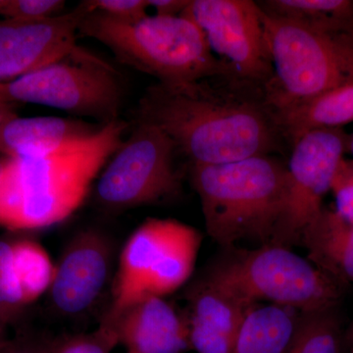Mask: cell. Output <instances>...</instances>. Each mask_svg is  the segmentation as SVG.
<instances>
[{
    "mask_svg": "<svg viewBox=\"0 0 353 353\" xmlns=\"http://www.w3.org/2000/svg\"><path fill=\"white\" fill-rule=\"evenodd\" d=\"M19 307L20 306L18 305L17 301L14 299L8 285L6 284V280L0 274V308L8 311V312L14 313L16 309Z\"/></svg>",
    "mask_w": 353,
    "mask_h": 353,
    "instance_id": "cell-29",
    "label": "cell"
},
{
    "mask_svg": "<svg viewBox=\"0 0 353 353\" xmlns=\"http://www.w3.org/2000/svg\"><path fill=\"white\" fill-rule=\"evenodd\" d=\"M290 145L306 132L340 128L353 122V85L336 88L301 105L279 114Z\"/></svg>",
    "mask_w": 353,
    "mask_h": 353,
    "instance_id": "cell-18",
    "label": "cell"
},
{
    "mask_svg": "<svg viewBox=\"0 0 353 353\" xmlns=\"http://www.w3.org/2000/svg\"><path fill=\"white\" fill-rule=\"evenodd\" d=\"M61 0H0V19L38 20L63 13Z\"/></svg>",
    "mask_w": 353,
    "mask_h": 353,
    "instance_id": "cell-24",
    "label": "cell"
},
{
    "mask_svg": "<svg viewBox=\"0 0 353 353\" xmlns=\"http://www.w3.org/2000/svg\"><path fill=\"white\" fill-rule=\"evenodd\" d=\"M350 145V137L340 128L312 130L294 141L288 165L287 201L272 243L285 248L299 243L324 208V197Z\"/></svg>",
    "mask_w": 353,
    "mask_h": 353,
    "instance_id": "cell-10",
    "label": "cell"
},
{
    "mask_svg": "<svg viewBox=\"0 0 353 353\" xmlns=\"http://www.w3.org/2000/svg\"><path fill=\"white\" fill-rule=\"evenodd\" d=\"M92 10L88 1L69 12L38 20L0 19V83L51 63L77 44L83 18Z\"/></svg>",
    "mask_w": 353,
    "mask_h": 353,
    "instance_id": "cell-12",
    "label": "cell"
},
{
    "mask_svg": "<svg viewBox=\"0 0 353 353\" xmlns=\"http://www.w3.org/2000/svg\"><path fill=\"white\" fill-rule=\"evenodd\" d=\"M124 94L119 72L78 43L51 63L0 83L4 101L57 108L101 125L119 119Z\"/></svg>",
    "mask_w": 353,
    "mask_h": 353,
    "instance_id": "cell-7",
    "label": "cell"
},
{
    "mask_svg": "<svg viewBox=\"0 0 353 353\" xmlns=\"http://www.w3.org/2000/svg\"><path fill=\"white\" fill-rule=\"evenodd\" d=\"M128 353H134V352H128Z\"/></svg>",
    "mask_w": 353,
    "mask_h": 353,
    "instance_id": "cell-36",
    "label": "cell"
},
{
    "mask_svg": "<svg viewBox=\"0 0 353 353\" xmlns=\"http://www.w3.org/2000/svg\"><path fill=\"white\" fill-rule=\"evenodd\" d=\"M103 125L60 117L20 118L0 127V155L3 157H39L92 136Z\"/></svg>",
    "mask_w": 353,
    "mask_h": 353,
    "instance_id": "cell-16",
    "label": "cell"
},
{
    "mask_svg": "<svg viewBox=\"0 0 353 353\" xmlns=\"http://www.w3.org/2000/svg\"><path fill=\"white\" fill-rule=\"evenodd\" d=\"M341 319L336 307L304 312L285 353H339Z\"/></svg>",
    "mask_w": 353,
    "mask_h": 353,
    "instance_id": "cell-22",
    "label": "cell"
},
{
    "mask_svg": "<svg viewBox=\"0 0 353 353\" xmlns=\"http://www.w3.org/2000/svg\"><path fill=\"white\" fill-rule=\"evenodd\" d=\"M204 273L252 303L269 301L303 313L336 307L345 288L290 248L274 243L228 248Z\"/></svg>",
    "mask_w": 353,
    "mask_h": 353,
    "instance_id": "cell-6",
    "label": "cell"
},
{
    "mask_svg": "<svg viewBox=\"0 0 353 353\" xmlns=\"http://www.w3.org/2000/svg\"><path fill=\"white\" fill-rule=\"evenodd\" d=\"M119 345L111 325L101 322L92 333L57 339L51 353H111Z\"/></svg>",
    "mask_w": 353,
    "mask_h": 353,
    "instance_id": "cell-23",
    "label": "cell"
},
{
    "mask_svg": "<svg viewBox=\"0 0 353 353\" xmlns=\"http://www.w3.org/2000/svg\"><path fill=\"white\" fill-rule=\"evenodd\" d=\"M347 343H350V347L353 348V322L352 324L350 325V330H348L347 334Z\"/></svg>",
    "mask_w": 353,
    "mask_h": 353,
    "instance_id": "cell-33",
    "label": "cell"
},
{
    "mask_svg": "<svg viewBox=\"0 0 353 353\" xmlns=\"http://www.w3.org/2000/svg\"><path fill=\"white\" fill-rule=\"evenodd\" d=\"M79 34L99 41L121 63L154 77L160 83L183 85L236 76L212 52L201 28L185 16L154 14L121 21L92 10L81 23Z\"/></svg>",
    "mask_w": 353,
    "mask_h": 353,
    "instance_id": "cell-4",
    "label": "cell"
},
{
    "mask_svg": "<svg viewBox=\"0 0 353 353\" xmlns=\"http://www.w3.org/2000/svg\"><path fill=\"white\" fill-rule=\"evenodd\" d=\"M13 255V241H0V272L6 271L10 267Z\"/></svg>",
    "mask_w": 353,
    "mask_h": 353,
    "instance_id": "cell-30",
    "label": "cell"
},
{
    "mask_svg": "<svg viewBox=\"0 0 353 353\" xmlns=\"http://www.w3.org/2000/svg\"><path fill=\"white\" fill-rule=\"evenodd\" d=\"M331 190L336 199V211L353 222V159H341L334 174Z\"/></svg>",
    "mask_w": 353,
    "mask_h": 353,
    "instance_id": "cell-25",
    "label": "cell"
},
{
    "mask_svg": "<svg viewBox=\"0 0 353 353\" xmlns=\"http://www.w3.org/2000/svg\"><path fill=\"white\" fill-rule=\"evenodd\" d=\"M148 6L154 10L155 15L163 17L181 16L189 6L190 0H148Z\"/></svg>",
    "mask_w": 353,
    "mask_h": 353,
    "instance_id": "cell-28",
    "label": "cell"
},
{
    "mask_svg": "<svg viewBox=\"0 0 353 353\" xmlns=\"http://www.w3.org/2000/svg\"><path fill=\"white\" fill-rule=\"evenodd\" d=\"M296 323L292 309L256 306L246 317L230 353H285Z\"/></svg>",
    "mask_w": 353,
    "mask_h": 353,
    "instance_id": "cell-19",
    "label": "cell"
},
{
    "mask_svg": "<svg viewBox=\"0 0 353 353\" xmlns=\"http://www.w3.org/2000/svg\"><path fill=\"white\" fill-rule=\"evenodd\" d=\"M183 16L203 32L216 57L239 78L266 85L273 63L257 2L252 0H190Z\"/></svg>",
    "mask_w": 353,
    "mask_h": 353,
    "instance_id": "cell-11",
    "label": "cell"
},
{
    "mask_svg": "<svg viewBox=\"0 0 353 353\" xmlns=\"http://www.w3.org/2000/svg\"><path fill=\"white\" fill-rule=\"evenodd\" d=\"M206 231L225 248L273 243L287 201L288 166L273 155L190 167Z\"/></svg>",
    "mask_w": 353,
    "mask_h": 353,
    "instance_id": "cell-3",
    "label": "cell"
},
{
    "mask_svg": "<svg viewBox=\"0 0 353 353\" xmlns=\"http://www.w3.org/2000/svg\"><path fill=\"white\" fill-rule=\"evenodd\" d=\"M0 163H1V158H0Z\"/></svg>",
    "mask_w": 353,
    "mask_h": 353,
    "instance_id": "cell-35",
    "label": "cell"
},
{
    "mask_svg": "<svg viewBox=\"0 0 353 353\" xmlns=\"http://www.w3.org/2000/svg\"><path fill=\"white\" fill-rule=\"evenodd\" d=\"M262 14L274 69L265 88L278 115L353 85L352 32L319 31Z\"/></svg>",
    "mask_w": 353,
    "mask_h": 353,
    "instance_id": "cell-5",
    "label": "cell"
},
{
    "mask_svg": "<svg viewBox=\"0 0 353 353\" xmlns=\"http://www.w3.org/2000/svg\"><path fill=\"white\" fill-rule=\"evenodd\" d=\"M201 245L196 229L175 219L150 218L121 253L113 301L104 321L115 319L141 297H164L192 277Z\"/></svg>",
    "mask_w": 353,
    "mask_h": 353,
    "instance_id": "cell-8",
    "label": "cell"
},
{
    "mask_svg": "<svg viewBox=\"0 0 353 353\" xmlns=\"http://www.w3.org/2000/svg\"><path fill=\"white\" fill-rule=\"evenodd\" d=\"M138 119L159 128L196 165L273 155L289 143L264 85L236 76L155 83L139 101Z\"/></svg>",
    "mask_w": 353,
    "mask_h": 353,
    "instance_id": "cell-1",
    "label": "cell"
},
{
    "mask_svg": "<svg viewBox=\"0 0 353 353\" xmlns=\"http://www.w3.org/2000/svg\"><path fill=\"white\" fill-rule=\"evenodd\" d=\"M54 340L39 334H20L0 345V353H51Z\"/></svg>",
    "mask_w": 353,
    "mask_h": 353,
    "instance_id": "cell-27",
    "label": "cell"
},
{
    "mask_svg": "<svg viewBox=\"0 0 353 353\" xmlns=\"http://www.w3.org/2000/svg\"><path fill=\"white\" fill-rule=\"evenodd\" d=\"M17 103L14 102H9L0 99V127L6 122L10 120L11 118L17 116L16 109H17Z\"/></svg>",
    "mask_w": 353,
    "mask_h": 353,
    "instance_id": "cell-31",
    "label": "cell"
},
{
    "mask_svg": "<svg viewBox=\"0 0 353 353\" xmlns=\"http://www.w3.org/2000/svg\"><path fill=\"white\" fill-rule=\"evenodd\" d=\"M350 150H352V152L353 153V136L352 137V138H350Z\"/></svg>",
    "mask_w": 353,
    "mask_h": 353,
    "instance_id": "cell-34",
    "label": "cell"
},
{
    "mask_svg": "<svg viewBox=\"0 0 353 353\" xmlns=\"http://www.w3.org/2000/svg\"><path fill=\"white\" fill-rule=\"evenodd\" d=\"M6 272L19 288L26 305L50 290L55 267L39 243L22 240L13 241L12 261Z\"/></svg>",
    "mask_w": 353,
    "mask_h": 353,
    "instance_id": "cell-21",
    "label": "cell"
},
{
    "mask_svg": "<svg viewBox=\"0 0 353 353\" xmlns=\"http://www.w3.org/2000/svg\"><path fill=\"white\" fill-rule=\"evenodd\" d=\"M307 259L343 285L353 283V222L323 208L301 236Z\"/></svg>",
    "mask_w": 353,
    "mask_h": 353,
    "instance_id": "cell-17",
    "label": "cell"
},
{
    "mask_svg": "<svg viewBox=\"0 0 353 353\" xmlns=\"http://www.w3.org/2000/svg\"><path fill=\"white\" fill-rule=\"evenodd\" d=\"M12 315L13 313L0 308V345H3L6 341H8L7 326H8L9 320L12 317Z\"/></svg>",
    "mask_w": 353,
    "mask_h": 353,
    "instance_id": "cell-32",
    "label": "cell"
},
{
    "mask_svg": "<svg viewBox=\"0 0 353 353\" xmlns=\"http://www.w3.org/2000/svg\"><path fill=\"white\" fill-rule=\"evenodd\" d=\"M92 10L121 21H134L145 17L148 0H88Z\"/></svg>",
    "mask_w": 353,
    "mask_h": 353,
    "instance_id": "cell-26",
    "label": "cell"
},
{
    "mask_svg": "<svg viewBox=\"0 0 353 353\" xmlns=\"http://www.w3.org/2000/svg\"><path fill=\"white\" fill-rule=\"evenodd\" d=\"M262 12L323 32L353 34V0H264Z\"/></svg>",
    "mask_w": 353,
    "mask_h": 353,
    "instance_id": "cell-20",
    "label": "cell"
},
{
    "mask_svg": "<svg viewBox=\"0 0 353 353\" xmlns=\"http://www.w3.org/2000/svg\"><path fill=\"white\" fill-rule=\"evenodd\" d=\"M114 246L99 230L79 232L65 248L50 288L52 308L67 317L92 308L112 274Z\"/></svg>",
    "mask_w": 353,
    "mask_h": 353,
    "instance_id": "cell-13",
    "label": "cell"
},
{
    "mask_svg": "<svg viewBox=\"0 0 353 353\" xmlns=\"http://www.w3.org/2000/svg\"><path fill=\"white\" fill-rule=\"evenodd\" d=\"M127 129L118 119L48 154L2 157L0 227L32 231L68 219L87 199Z\"/></svg>",
    "mask_w": 353,
    "mask_h": 353,
    "instance_id": "cell-2",
    "label": "cell"
},
{
    "mask_svg": "<svg viewBox=\"0 0 353 353\" xmlns=\"http://www.w3.org/2000/svg\"><path fill=\"white\" fill-rule=\"evenodd\" d=\"M175 143L159 128L139 120L95 183L102 208L123 211L170 201L181 194Z\"/></svg>",
    "mask_w": 353,
    "mask_h": 353,
    "instance_id": "cell-9",
    "label": "cell"
},
{
    "mask_svg": "<svg viewBox=\"0 0 353 353\" xmlns=\"http://www.w3.org/2000/svg\"><path fill=\"white\" fill-rule=\"evenodd\" d=\"M190 347L199 353H230L248 314L259 304L246 301L205 273L185 294Z\"/></svg>",
    "mask_w": 353,
    "mask_h": 353,
    "instance_id": "cell-14",
    "label": "cell"
},
{
    "mask_svg": "<svg viewBox=\"0 0 353 353\" xmlns=\"http://www.w3.org/2000/svg\"><path fill=\"white\" fill-rule=\"evenodd\" d=\"M111 325L119 345L134 353H182L190 347L185 314L164 297L143 296L125 309Z\"/></svg>",
    "mask_w": 353,
    "mask_h": 353,
    "instance_id": "cell-15",
    "label": "cell"
}]
</instances>
